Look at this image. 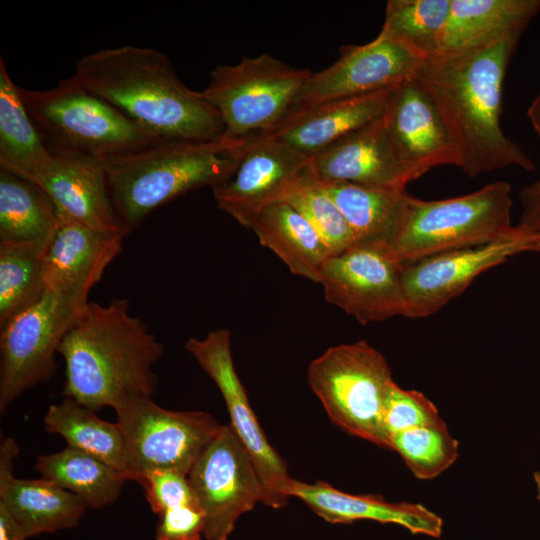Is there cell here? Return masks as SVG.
I'll list each match as a JSON object with an SVG mask.
<instances>
[{
	"mask_svg": "<svg viewBox=\"0 0 540 540\" xmlns=\"http://www.w3.org/2000/svg\"><path fill=\"white\" fill-rule=\"evenodd\" d=\"M522 34L461 55L425 58L413 77L440 110L459 148L460 168L471 178L511 166L535 169L500 125L505 74Z\"/></svg>",
	"mask_w": 540,
	"mask_h": 540,
	"instance_id": "obj_1",
	"label": "cell"
},
{
	"mask_svg": "<svg viewBox=\"0 0 540 540\" xmlns=\"http://www.w3.org/2000/svg\"><path fill=\"white\" fill-rule=\"evenodd\" d=\"M74 75L161 140L211 141L223 133L217 110L180 80L158 50L133 45L102 49L79 59Z\"/></svg>",
	"mask_w": 540,
	"mask_h": 540,
	"instance_id": "obj_2",
	"label": "cell"
},
{
	"mask_svg": "<svg viewBox=\"0 0 540 540\" xmlns=\"http://www.w3.org/2000/svg\"><path fill=\"white\" fill-rule=\"evenodd\" d=\"M58 353L65 362L62 395L96 412L128 397H151L158 383L153 365L164 347L130 314L127 299H114L108 305L88 302Z\"/></svg>",
	"mask_w": 540,
	"mask_h": 540,
	"instance_id": "obj_3",
	"label": "cell"
},
{
	"mask_svg": "<svg viewBox=\"0 0 540 540\" xmlns=\"http://www.w3.org/2000/svg\"><path fill=\"white\" fill-rule=\"evenodd\" d=\"M245 139L165 140L103 160L111 199L125 233L161 205L226 180L237 165Z\"/></svg>",
	"mask_w": 540,
	"mask_h": 540,
	"instance_id": "obj_4",
	"label": "cell"
},
{
	"mask_svg": "<svg viewBox=\"0 0 540 540\" xmlns=\"http://www.w3.org/2000/svg\"><path fill=\"white\" fill-rule=\"evenodd\" d=\"M511 186L505 181L442 200L406 194L386 243L402 263L482 245L511 234Z\"/></svg>",
	"mask_w": 540,
	"mask_h": 540,
	"instance_id": "obj_5",
	"label": "cell"
},
{
	"mask_svg": "<svg viewBox=\"0 0 540 540\" xmlns=\"http://www.w3.org/2000/svg\"><path fill=\"white\" fill-rule=\"evenodd\" d=\"M19 92L50 151L103 161L165 141L91 92L75 75L50 89L20 87Z\"/></svg>",
	"mask_w": 540,
	"mask_h": 540,
	"instance_id": "obj_6",
	"label": "cell"
},
{
	"mask_svg": "<svg viewBox=\"0 0 540 540\" xmlns=\"http://www.w3.org/2000/svg\"><path fill=\"white\" fill-rule=\"evenodd\" d=\"M307 379L336 425L351 435L390 449L383 410L394 380L378 350L366 341L330 347L309 364Z\"/></svg>",
	"mask_w": 540,
	"mask_h": 540,
	"instance_id": "obj_7",
	"label": "cell"
},
{
	"mask_svg": "<svg viewBox=\"0 0 540 540\" xmlns=\"http://www.w3.org/2000/svg\"><path fill=\"white\" fill-rule=\"evenodd\" d=\"M311 73L268 53L244 56L235 65L215 67L199 94L222 119L220 137L235 142L271 130L292 107Z\"/></svg>",
	"mask_w": 540,
	"mask_h": 540,
	"instance_id": "obj_8",
	"label": "cell"
},
{
	"mask_svg": "<svg viewBox=\"0 0 540 540\" xmlns=\"http://www.w3.org/2000/svg\"><path fill=\"white\" fill-rule=\"evenodd\" d=\"M114 410L125 439V476L135 482L154 470L188 475L223 425L210 413L168 410L145 396L123 399Z\"/></svg>",
	"mask_w": 540,
	"mask_h": 540,
	"instance_id": "obj_9",
	"label": "cell"
},
{
	"mask_svg": "<svg viewBox=\"0 0 540 540\" xmlns=\"http://www.w3.org/2000/svg\"><path fill=\"white\" fill-rule=\"evenodd\" d=\"M88 302L86 295L47 288L0 327V414L25 391L51 379L59 345Z\"/></svg>",
	"mask_w": 540,
	"mask_h": 540,
	"instance_id": "obj_10",
	"label": "cell"
},
{
	"mask_svg": "<svg viewBox=\"0 0 540 540\" xmlns=\"http://www.w3.org/2000/svg\"><path fill=\"white\" fill-rule=\"evenodd\" d=\"M402 273L385 241H364L330 257L319 283L329 303L368 324L405 316Z\"/></svg>",
	"mask_w": 540,
	"mask_h": 540,
	"instance_id": "obj_11",
	"label": "cell"
},
{
	"mask_svg": "<svg viewBox=\"0 0 540 540\" xmlns=\"http://www.w3.org/2000/svg\"><path fill=\"white\" fill-rule=\"evenodd\" d=\"M187 478L204 514L206 540H227L239 517L263 499L252 458L230 425H222Z\"/></svg>",
	"mask_w": 540,
	"mask_h": 540,
	"instance_id": "obj_12",
	"label": "cell"
},
{
	"mask_svg": "<svg viewBox=\"0 0 540 540\" xmlns=\"http://www.w3.org/2000/svg\"><path fill=\"white\" fill-rule=\"evenodd\" d=\"M185 349L213 380L224 398L229 424L250 454L263 487L262 503L284 507L292 478L282 458L272 448L251 408L246 390L235 370L231 333L226 328L210 331L203 339L191 337Z\"/></svg>",
	"mask_w": 540,
	"mask_h": 540,
	"instance_id": "obj_13",
	"label": "cell"
},
{
	"mask_svg": "<svg viewBox=\"0 0 540 540\" xmlns=\"http://www.w3.org/2000/svg\"><path fill=\"white\" fill-rule=\"evenodd\" d=\"M532 236L514 231L496 241L438 253L403 264L405 316L434 314L481 273L529 250Z\"/></svg>",
	"mask_w": 540,
	"mask_h": 540,
	"instance_id": "obj_14",
	"label": "cell"
},
{
	"mask_svg": "<svg viewBox=\"0 0 540 540\" xmlns=\"http://www.w3.org/2000/svg\"><path fill=\"white\" fill-rule=\"evenodd\" d=\"M425 58L383 33L360 46H345L331 66L311 73L293 106L367 95L412 79Z\"/></svg>",
	"mask_w": 540,
	"mask_h": 540,
	"instance_id": "obj_15",
	"label": "cell"
},
{
	"mask_svg": "<svg viewBox=\"0 0 540 540\" xmlns=\"http://www.w3.org/2000/svg\"><path fill=\"white\" fill-rule=\"evenodd\" d=\"M310 159L259 133L247 137L231 175L212 188L219 209L250 229L259 212L280 201Z\"/></svg>",
	"mask_w": 540,
	"mask_h": 540,
	"instance_id": "obj_16",
	"label": "cell"
},
{
	"mask_svg": "<svg viewBox=\"0 0 540 540\" xmlns=\"http://www.w3.org/2000/svg\"><path fill=\"white\" fill-rule=\"evenodd\" d=\"M381 118L399 158L417 178L442 165L460 168L455 139L431 96L414 78L390 90Z\"/></svg>",
	"mask_w": 540,
	"mask_h": 540,
	"instance_id": "obj_17",
	"label": "cell"
},
{
	"mask_svg": "<svg viewBox=\"0 0 540 540\" xmlns=\"http://www.w3.org/2000/svg\"><path fill=\"white\" fill-rule=\"evenodd\" d=\"M305 172L318 182L396 190L417 179L399 158L381 117L311 157Z\"/></svg>",
	"mask_w": 540,
	"mask_h": 540,
	"instance_id": "obj_18",
	"label": "cell"
},
{
	"mask_svg": "<svg viewBox=\"0 0 540 540\" xmlns=\"http://www.w3.org/2000/svg\"><path fill=\"white\" fill-rule=\"evenodd\" d=\"M51 153L35 184L52 199L58 214L95 230L126 236L111 199L103 161L72 152Z\"/></svg>",
	"mask_w": 540,
	"mask_h": 540,
	"instance_id": "obj_19",
	"label": "cell"
},
{
	"mask_svg": "<svg viewBox=\"0 0 540 540\" xmlns=\"http://www.w3.org/2000/svg\"><path fill=\"white\" fill-rule=\"evenodd\" d=\"M390 90L293 106L271 130L262 134L310 159L380 118Z\"/></svg>",
	"mask_w": 540,
	"mask_h": 540,
	"instance_id": "obj_20",
	"label": "cell"
},
{
	"mask_svg": "<svg viewBox=\"0 0 540 540\" xmlns=\"http://www.w3.org/2000/svg\"><path fill=\"white\" fill-rule=\"evenodd\" d=\"M19 454L17 442L7 437L0 446V504L29 537L78 525L88 506L76 494L52 481L19 479L13 475Z\"/></svg>",
	"mask_w": 540,
	"mask_h": 540,
	"instance_id": "obj_21",
	"label": "cell"
},
{
	"mask_svg": "<svg viewBox=\"0 0 540 540\" xmlns=\"http://www.w3.org/2000/svg\"><path fill=\"white\" fill-rule=\"evenodd\" d=\"M58 215L59 227L43 258L46 288L88 296L120 254L125 235L95 230Z\"/></svg>",
	"mask_w": 540,
	"mask_h": 540,
	"instance_id": "obj_22",
	"label": "cell"
},
{
	"mask_svg": "<svg viewBox=\"0 0 540 540\" xmlns=\"http://www.w3.org/2000/svg\"><path fill=\"white\" fill-rule=\"evenodd\" d=\"M288 494L302 500L315 514L333 524L371 520L399 525L412 534L432 538H440L443 532L442 518L420 503L388 502L379 495H354L323 481L305 483L293 478Z\"/></svg>",
	"mask_w": 540,
	"mask_h": 540,
	"instance_id": "obj_23",
	"label": "cell"
},
{
	"mask_svg": "<svg viewBox=\"0 0 540 540\" xmlns=\"http://www.w3.org/2000/svg\"><path fill=\"white\" fill-rule=\"evenodd\" d=\"M540 11V0H451L434 56L473 52L523 31Z\"/></svg>",
	"mask_w": 540,
	"mask_h": 540,
	"instance_id": "obj_24",
	"label": "cell"
},
{
	"mask_svg": "<svg viewBox=\"0 0 540 540\" xmlns=\"http://www.w3.org/2000/svg\"><path fill=\"white\" fill-rule=\"evenodd\" d=\"M250 229L261 245L274 252L298 276L314 282L331 252L308 221L290 204L276 201L263 208Z\"/></svg>",
	"mask_w": 540,
	"mask_h": 540,
	"instance_id": "obj_25",
	"label": "cell"
},
{
	"mask_svg": "<svg viewBox=\"0 0 540 540\" xmlns=\"http://www.w3.org/2000/svg\"><path fill=\"white\" fill-rule=\"evenodd\" d=\"M0 57V168L36 182L52 153Z\"/></svg>",
	"mask_w": 540,
	"mask_h": 540,
	"instance_id": "obj_26",
	"label": "cell"
},
{
	"mask_svg": "<svg viewBox=\"0 0 540 540\" xmlns=\"http://www.w3.org/2000/svg\"><path fill=\"white\" fill-rule=\"evenodd\" d=\"M59 223L58 210L42 188L0 168V243L49 245Z\"/></svg>",
	"mask_w": 540,
	"mask_h": 540,
	"instance_id": "obj_27",
	"label": "cell"
},
{
	"mask_svg": "<svg viewBox=\"0 0 540 540\" xmlns=\"http://www.w3.org/2000/svg\"><path fill=\"white\" fill-rule=\"evenodd\" d=\"M35 469L41 478L76 494L88 508L95 509L114 503L128 481L124 473L69 446L56 453L38 456Z\"/></svg>",
	"mask_w": 540,
	"mask_h": 540,
	"instance_id": "obj_28",
	"label": "cell"
},
{
	"mask_svg": "<svg viewBox=\"0 0 540 540\" xmlns=\"http://www.w3.org/2000/svg\"><path fill=\"white\" fill-rule=\"evenodd\" d=\"M45 430L61 436L67 446L86 452L124 473L125 439L118 423L99 418L95 411L64 397L49 406L44 417Z\"/></svg>",
	"mask_w": 540,
	"mask_h": 540,
	"instance_id": "obj_29",
	"label": "cell"
},
{
	"mask_svg": "<svg viewBox=\"0 0 540 540\" xmlns=\"http://www.w3.org/2000/svg\"><path fill=\"white\" fill-rule=\"evenodd\" d=\"M314 181L335 202L357 242L387 241L400 214L406 190Z\"/></svg>",
	"mask_w": 540,
	"mask_h": 540,
	"instance_id": "obj_30",
	"label": "cell"
},
{
	"mask_svg": "<svg viewBox=\"0 0 540 540\" xmlns=\"http://www.w3.org/2000/svg\"><path fill=\"white\" fill-rule=\"evenodd\" d=\"M48 246L0 243V327L44 295L43 258Z\"/></svg>",
	"mask_w": 540,
	"mask_h": 540,
	"instance_id": "obj_31",
	"label": "cell"
},
{
	"mask_svg": "<svg viewBox=\"0 0 540 540\" xmlns=\"http://www.w3.org/2000/svg\"><path fill=\"white\" fill-rule=\"evenodd\" d=\"M451 0H389L381 33L397 40L417 55L437 53Z\"/></svg>",
	"mask_w": 540,
	"mask_h": 540,
	"instance_id": "obj_32",
	"label": "cell"
},
{
	"mask_svg": "<svg viewBox=\"0 0 540 540\" xmlns=\"http://www.w3.org/2000/svg\"><path fill=\"white\" fill-rule=\"evenodd\" d=\"M281 200L308 221L332 256L358 243L335 202L305 171L289 186Z\"/></svg>",
	"mask_w": 540,
	"mask_h": 540,
	"instance_id": "obj_33",
	"label": "cell"
},
{
	"mask_svg": "<svg viewBox=\"0 0 540 540\" xmlns=\"http://www.w3.org/2000/svg\"><path fill=\"white\" fill-rule=\"evenodd\" d=\"M390 449L420 480L436 478L458 458L459 443L445 422L410 428L391 436Z\"/></svg>",
	"mask_w": 540,
	"mask_h": 540,
	"instance_id": "obj_34",
	"label": "cell"
},
{
	"mask_svg": "<svg viewBox=\"0 0 540 540\" xmlns=\"http://www.w3.org/2000/svg\"><path fill=\"white\" fill-rule=\"evenodd\" d=\"M442 422L444 420L436 406L423 393L392 383L383 410V426L389 439L393 434L410 428Z\"/></svg>",
	"mask_w": 540,
	"mask_h": 540,
	"instance_id": "obj_35",
	"label": "cell"
},
{
	"mask_svg": "<svg viewBox=\"0 0 540 540\" xmlns=\"http://www.w3.org/2000/svg\"><path fill=\"white\" fill-rule=\"evenodd\" d=\"M145 492L151 510L162 512L183 505L199 504L187 475L174 470H154L138 482Z\"/></svg>",
	"mask_w": 540,
	"mask_h": 540,
	"instance_id": "obj_36",
	"label": "cell"
},
{
	"mask_svg": "<svg viewBox=\"0 0 540 540\" xmlns=\"http://www.w3.org/2000/svg\"><path fill=\"white\" fill-rule=\"evenodd\" d=\"M156 540H202L204 514L199 504L168 509L158 515Z\"/></svg>",
	"mask_w": 540,
	"mask_h": 540,
	"instance_id": "obj_37",
	"label": "cell"
},
{
	"mask_svg": "<svg viewBox=\"0 0 540 540\" xmlns=\"http://www.w3.org/2000/svg\"><path fill=\"white\" fill-rule=\"evenodd\" d=\"M521 215L515 227L530 236L540 234V177L519 192Z\"/></svg>",
	"mask_w": 540,
	"mask_h": 540,
	"instance_id": "obj_38",
	"label": "cell"
},
{
	"mask_svg": "<svg viewBox=\"0 0 540 540\" xmlns=\"http://www.w3.org/2000/svg\"><path fill=\"white\" fill-rule=\"evenodd\" d=\"M28 537L24 531L9 513V511L0 504V540H27Z\"/></svg>",
	"mask_w": 540,
	"mask_h": 540,
	"instance_id": "obj_39",
	"label": "cell"
},
{
	"mask_svg": "<svg viewBox=\"0 0 540 540\" xmlns=\"http://www.w3.org/2000/svg\"><path fill=\"white\" fill-rule=\"evenodd\" d=\"M527 115L534 131L540 139V92L531 102L527 111Z\"/></svg>",
	"mask_w": 540,
	"mask_h": 540,
	"instance_id": "obj_40",
	"label": "cell"
},
{
	"mask_svg": "<svg viewBox=\"0 0 540 540\" xmlns=\"http://www.w3.org/2000/svg\"><path fill=\"white\" fill-rule=\"evenodd\" d=\"M528 251L540 254V234L532 236Z\"/></svg>",
	"mask_w": 540,
	"mask_h": 540,
	"instance_id": "obj_41",
	"label": "cell"
},
{
	"mask_svg": "<svg viewBox=\"0 0 540 540\" xmlns=\"http://www.w3.org/2000/svg\"><path fill=\"white\" fill-rule=\"evenodd\" d=\"M538 479H539V482H540V475H539Z\"/></svg>",
	"mask_w": 540,
	"mask_h": 540,
	"instance_id": "obj_42",
	"label": "cell"
}]
</instances>
